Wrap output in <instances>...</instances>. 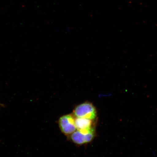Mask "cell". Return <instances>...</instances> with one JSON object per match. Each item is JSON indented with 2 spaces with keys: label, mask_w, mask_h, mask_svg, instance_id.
<instances>
[{
  "label": "cell",
  "mask_w": 157,
  "mask_h": 157,
  "mask_svg": "<svg viewBox=\"0 0 157 157\" xmlns=\"http://www.w3.org/2000/svg\"><path fill=\"white\" fill-rule=\"evenodd\" d=\"M73 115L76 117L85 118L94 121L97 118V113L93 104L86 101L76 106L74 109Z\"/></svg>",
  "instance_id": "cell-1"
},
{
  "label": "cell",
  "mask_w": 157,
  "mask_h": 157,
  "mask_svg": "<svg viewBox=\"0 0 157 157\" xmlns=\"http://www.w3.org/2000/svg\"><path fill=\"white\" fill-rule=\"evenodd\" d=\"M95 135L94 127L88 130H76L70 135V140L75 144L81 145L90 143L93 140Z\"/></svg>",
  "instance_id": "cell-2"
},
{
  "label": "cell",
  "mask_w": 157,
  "mask_h": 157,
  "mask_svg": "<svg viewBox=\"0 0 157 157\" xmlns=\"http://www.w3.org/2000/svg\"><path fill=\"white\" fill-rule=\"evenodd\" d=\"M75 118L73 114H67L62 116L59 119V127L63 134L68 136L76 130Z\"/></svg>",
  "instance_id": "cell-3"
},
{
  "label": "cell",
  "mask_w": 157,
  "mask_h": 157,
  "mask_svg": "<svg viewBox=\"0 0 157 157\" xmlns=\"http://www.w3.org/2000/svg\"><path fill=\"white\" fill-rule=\"evenodd\" d=\"M92 120L85 118L76 117L75 124L77 130H88L94 127L93 121Z\"/></svg>",
  "instance_id": "cell-4"
}]
</instances>
